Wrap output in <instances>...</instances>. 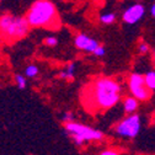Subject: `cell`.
Segmentation results:
<instances>
[{
  "label": "cell",
  "instance_id": "6da1fadb",
  "mask_svg": "<svg viewBox=\"0 0 155 155\" xmlns=\"http://www.w3.org/2000/svg\"><path fill=\"white\" fill-rule=\"evenodd\" d=\"M90 99L99 110H108L118 104L121 99V85L111 78H100L91 87Z\"/></svg>",
  "mask_w": 155,
  "mask_h": 155
},
{
  "label": "cell",
  "instance_id": "7a4b0ae2",
  "mask_svg": "<svg viewBox=\"0 0 155 155\" xmlns=\"http://www.w3.org/2000/svg\"><path fill=\"white\" fill-rule=\"evenodd\" d=\"M25 17L31 27L54 28L59 24L55 6L49 0H37L32 4Z\"/></svg>",
  "mask_w": 155,
  "mask_h": 155
},
{
  "label": "cell",
  "instance_id": "3957f363",
  "mask_svg": "<svg viewBox=\"0 0 155 155\" xmlns=\"http://www.w3.org/2000/svg\"><path fill=\"white\" fill-rule=\"evenodd\" d=\"M30 31L26 17L5 14L0 16V37L8 42H14L24 38Z\"/></svg>",
  "mask_w": 155,
  "mask_h": 155
},
{
  "label": "cell",
  "instance_id": "277c9868",
  "mask_svg": "<svg viewBox=\"0 0 155 155\" xmlns=\"http://www.w3.org/2000/svg\"><path fill=\"white\" fill-rule=\"evenodd\" d=\"M64 129L68 135L75 143V145H83L85 142H94V140H101L104 134L100 130H96L91 127H87L81 123H76L74 121L65 122Z\"/></svg>",
  "mask_w": 155,
  "mask_h": 155
},
{
  "label": "cell",
  "instance_id": "5b68a950",
  "mask_svg": "<svg viewBox=\"0 0 155 155\" xmlns=\"http://www.w3.org/2000/svg\"><path fill=\"white\" fill-rule=\"evenodd\" d=\"M142 128V120L139 114L130 113L128 117L121 121L116 127V133L122 138H135Z\"/></svg>",
  "mask_w": 155,
  "mask_h": 155
},
{
  "label": "cell",
  "instance_id": "8992f818",
  "mask_svg": "<svg viewBox=\"0 0 155 155\" xmlns=\"http://www.w3.org/2000/svg\"><path fill=\"white\" fill-rule=\"evenodd\" d=\"M128 84H129V90L133 95V97H135L138 101H147L150 99L151 91L145 86L143 75L138 73L132 74Z\"/></svg>",
  "mask_w": 155,
  "mask_h": 155
},
{
  "label": "cell",
  "instance_id": "52a82bcc",
  "mask_svg": "<svg viewBox=\"0 0 155 155\" xmlns=\"http://www.w3.org/2000/svg\"><path fill=\"white\" fill-rule=\"evenodd\" d=\"M145 14V9L142 4H134L130 5L124 12H123V21L128 25H134L138 21H140Z\"/></svg>",
  "mask_w": 155,
  "mask_h": 155
},
{
  "label": "cell",
  "instance_id": "ba28073f",
  "mask_svg": "<svg viewBox=\"0 0 155 155\" xmlns=\"http://www.w3.org/2000/svg\"><path fill=\"white\" fill-rule=\"evenodd\" d=\"M74 43H75V47L78 49H81V51H85L87 53H92L95 51V48L99 46V42L91 38L90 36L85 35V33H78L75 36V40H74Z\"/></svg>",
  "mask_w": 155,
  "mask_h": 155
},
{
  "label": "cell",
  "instance_id": "9c48e42d",
  "mask_svg": "<svg viewBox=\"0 0 155 155\" xmlns=\"http://www.w3.org/2000/svg\"><path fill=\"white\" fill-rule=\"evenodd\" d=\"M138 106H139V101L135 97H126L123 101V108L127 114L134 113L138 110Z\"/></svg>",
  "mask_w": 155,
  "mask_h": 155
},
{
  "label": "cell",
  "instance_id": "30bf717a",
  "mask_svg": "<svg viewBox=\"0 0 155 155\" xmlns=\"http://www.w3.org/2000/svg\"><path fill=\"white\" fill-rule=\"evenodd\" d=\"M144 84H145V86L150 90V91H153L154 89H155V73L151 70V71H148L144 76Z\"/></svg>",
  "mask_w": 155,
  "mask_h": 155
},
{
  "label": "cell",
  "instance_id": "8fae6325",
  "mask_svg": "<svg viewBox=\"0 0 155 155\" xmlns=\"http://www.w3.org/2000/svg\"><path fill=\"white\" fill-rule=\"evenodd\" d=\"M74 73H75V64L74 63H70L67 65V69L61 71L59 73V78H62V79H73L74 76Z\"/></svg>",
  "mask_w": 155,
  "mask_h": 155
},
{
  "label": "cell",
  "instance_id": "7c38bea8",
  "mask_svg": "<svg viewBox=\"0 0 155 155\" xmlns=\"http://www.w3.org/2000/svg\"><path fill=\"white\" fill-rule=\"evenodd\" d=\"M116 20V15L113 12H107V14H102L100 16V21L104 24V25H111L113 24Z\"/></svg>",
  "mask_w": 155,
  "mask_h": 155
},
{
  "label": "cell",
  "instance_id": "4fadbf2b",
  "mask_svg": "<svg viewBox=\"0 0 155 155\" xmlns=\"http://www.w3.org/2000/svg\"><path fill=\"white\" fill-rule=\"evenodd\" d=\"M37 74H38V68L35 64H30L25 70V75L28 78H35Z\"/></svg>",
  "mask_w": 155,
  "mask_h": 155
},
{
  "label": "cell",
  "instance_id": "5bb4252c",
  "mask_svg": "<svg viewBox=\"0 0 155 155\" xmlns=\"http://www.w3.org/2000/svg\"><path fill=\"white\" fill-rule=\"evenodd\" d=\"M15 80H16V84L20 89H25L26 87V78L22 76V75H15Z\"/></svg>",
  "mask_w": 155,
  "mask_h": 155
},
{
  "label": "cell",
  "instance_id": "9a60e30c",
  "mask_svg": "<svg viewBox=\"0 0 155 155\" xmlns=\"http://www.w3.org/2000/svg\"><path fill=\"white\" fill-rule=\"evenodd\" d=\"M61 120H62V122H70V121H74V114H73V112H69V111H67V112H63L62 113V116H61Z\"/></svg>",
  "mask_w": 155,
  "mask_h": 155
},
{
  "label": "cell",
  "instance_id": "2e32d148",
  "mask_svg": "<svg viewBox=\"0 0 155 155\" xmlns=\"http://www.w3.org/2000/svg\"><path fill=\"white\" fill-rule=\"evenodd\" d=\"M45 45H46L47 47H55V46L58 45V40H57V37H53V36L47 37L46 40H45Z\"/></svg>",
  "mask_w": 155,
  "mask_h": 155
},
{
  "label": "cell",
  "instance_id": "e0dca14e",
  "mask_svg": "<svg viewBox=\"0 0 155 155\" xmlns=\"http://www.w3.org/2000/svg\"><path fill=\"white\" fill-rule=\"evenodd\" d=\"M96 57H104L105 55V53H106V49H105V47H102V46H97V47H96L95 48V51L92 52Z\"/></svg>",
  "mask_w": 155,
  "mask_h": 155
},
{
  "label": "cell",
  "instance_id": "ac0fdd59",
  "mask_svg": "<svg viewBox=\"0 0 155 155\" xmlns=\"http://www.w3.org/2000/svg\"><path fill=\"white\" fill-rule=\"evenodd\" d=\"M138 51L140 54H147L149 52V46L147 43H140L139 47H138Z\"/></svg>",
  "mask_w": 155,
  "mask_h": 155
},
{
  "label": "cell",
  "instance_id": "d6986e66",
  "mask_svg": "<svg viewBox=\"0 0 155 155\" xmlns=\"http://www.w3.org/2000/svg\"><path fill=\"white\" fill-rule=\"evenodd\" d=\"M100 155H120V154L117 151H114V150H105Z\"/></svg>",
  "mask_w": 155,
  "mask_h": 155
},
{
  "label": "cell",
  "instance_id": "ffe728a7",
  "mask_svg": "<svg viewBox=\"0 0 155 155\" xmlns=\"http://www.w3.org/2000/svg\"><path fill=\"white\" fill-rule=\"evenodd\" d=\"M150 15L154 17L155 16V5H151L150 6Z\"/></svg>",
  "mask_w": 155,
  "mask_h": 155
}]
</instances>
